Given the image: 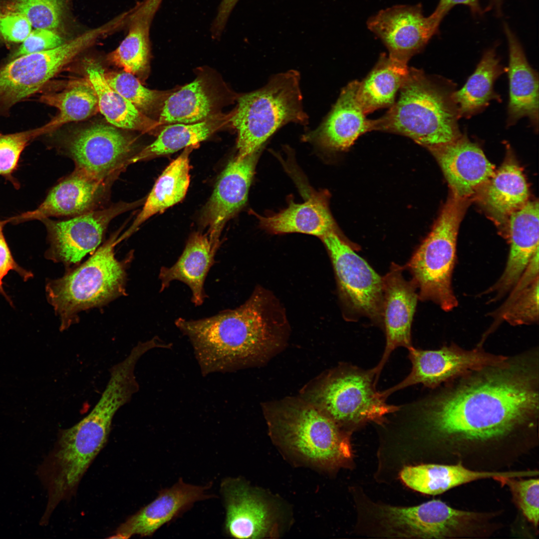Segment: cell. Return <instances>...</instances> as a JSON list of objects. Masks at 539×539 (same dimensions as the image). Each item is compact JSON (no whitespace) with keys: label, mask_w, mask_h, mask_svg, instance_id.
I'll use <instances>...</instances> for the list:
<instances>
[{"label":"cell","mask_w":539,"mask_h":539,"mask_svg":"<svg viewBox=\"0 0 539 539\" xmlns=\"http://www.w3.org/2000/svg\"><path fill=\"white\" fill-rule=\"evenodd\" d=\"M418 405L427 439L451 454L538 438L539 354L533 348L446 382Z\"/></svg>","instance_id":"1"},{"label":"cell","mask_w":539,"mask_h":539,"mask_svg":"<svg viewBox=\"0 0 539 539\" xmlns=\"http://www.w3.org/2000/svg\"><path fill=\"white\" fill-rule=\"evenodd\" d=\"M176 327L189 339L205 376L240 368L280 343L286 319L275 299L259 289L240 306L197 320L180 317Z\"/></svg>","instance_id":"2"},{"label":"cell","mask_w":539,"mask_h":539,"mask_svg":"<svg viewBox=\"0 0 539 539\" xmlns=\"http://www.w3.org/2000/svg\"><path fill=\"white\" fill-rule=\"evenodd\" d=\"M268 418L269 434L283 458L295 467L332 473L352 458L350 433L313 404L289 403Z\"/></svg>","instance_id":"3"},{"label":"cell","mask_w":539,"mask_h":539,"mask_svg":"<svg viewBox=\"0 0 539 539\" xmlns=\"http://www.w3.org/2000/svg\"><path fill=\"white\" fill-rule=\"evenodd\" d=\"M454 91L447 81L410 67L398 99L373 120V130L407 136L428 149L451 142L462 135Z\"/></svg>","instance_id":"4"},{"label":"cell","mask_w":539,"mask_h":539,"mask_svg":"<svg viewBox=\"0 0 539 539\" xmlns=\"http://www.w3.org/2000/svg\"><path fill=\"white\" fill-rule=\"evenodd\" d=\"M121 228L114 233L83 264L67 270L62 276L49 280L47 299L66 330L79 320V313L99 307L126 294L127 270L133 257L117 259L115 247L120 242Z\"/></svg>","instance_id":"5"},{"label":"cell","mask_w":539,"mask_h":539,"mask_svg":"<svg viewBox=\"0 0 539 539\" xmlns=\"http://www.w3.org/2000/svg\"><path fill=\"white\" fill-rule=\"evenodd\" d=\"M299 79L298 72L291 70L272 76L264 87L238 96L229 123L238 132L237 156L244 157L259 152L285 124H307Z\"/></svg>","instance_id":"6"},{"label":"cell","mask_w":539,"mask_h":539,"mask_svg":"<svg viewBox=\"0 0 539 539\" xmlns=\"http://www.w3.org/2000/svg\"><path fill=\"white\" fill-rule=\"evenodd\" d=\"M468 202L449 197L434 226L407 264L418 298L431 301L446 311L458 305L452 279L458 230Z\"/></svg>","instance_id":"7"},{"label":"cell","mask_w":539,"mask_h":539,"mask_svg":"<svg viewBox=\"0 0 539 539\" xmlns=\"http://www.w3.org/2000/svg\"><path fill=\"white\" fill-rule=\"evenodd\" d=\"M226 511L224 531L240 539H278L291 527V505L282 497L242 477H227L220 485Z\"/></svg>","instance_id":"8"},{"label":"cell","mask_w":539,"mask_h":539,"mask_svg":"<svg viewBox=\"0 0 539 539\" xmlns=\"http://www.w3.org/2000/svg\"><path fill=\"white\" fill-rule=\"evenodd\" d=\"M375 376L373 368L365 371L351 365L338 368L313 391L314 406L342 429L369 422L382 424L386 415L399 408L387 404L376 390Z\"/></svg>","instance_id":"9"},{"label":"cell","mask_w":539,"mask_h":539,"mask_svg":"<svg viewBox=\"0 0 539 539\" xmlns=\"http://www.w3.org/2000/svg\"><path fill=\"white\" fill-rule=\"evenodd\" d=\"M380 523L391 536L423 539L472 538L479 513L454 509L433 500L411 507H380Z\"/></svg>","instance_id":"10"},{"label":"cell","mask_w":539,"mask_h":539,"mask_svg":"<svg viewBox=\"0 0 539 539\" xmlns=\"http://www.w3.org/2000/svg\"><path fill=\"white\" fill-rule=\"evenodd\" d=\"M84 32L55 48L22 55L0 68V114L38 92L66 64L91 46Z\"/></svg>","instance_id":"11"},{"label":"cell","mask_w":539,"mask_h":539,"mask_svg":"<svg viewBox=\"0 0 539 539\" xmlns=\"http://www.w3.org/2000/svg\"><path fill=\"white\" fill-rule=\"evenodd\" d=\"M62 150L73 161L74 169L112 182L137 153L134 139L113 126L100 124L74 132L64 141Z\"/></svg>","instance_id":"12"},{"label":"cell","mask_w":539,"mask_h":539,"mask_svg":"<svg viewBox=\"0 0 539 539\" xmlns=\"http://www.w3.org/2000/svg\"><path fill=\"white\" fill-rule=\"evenodd\" d=\"M139 204V201H121L67 220H41L49 245L45 258L62 264L67 270L78 266L86 256L98 248L112 220Z\"/></svg>","instance_id":"13"},{"label":"cell","mask_w":539,"mask_h":539,"mask_svg":"<svg viewBox=\"0 0 539 539\" xmlns=\"http://www.w3.org/2000/svg\"><path fill=\"white\" fill-rule=\"evenodd\" d=\"M343 301L352 313L382 323L383 279L334 230L322 237Z\"/></svg>","instance_id":"14"},{"label":"cell","mask_w":539,"mask_h":539,"mask_svg":"<svg viewBox=\"0 0 539 539\" xmlns=\"http://www.w3.org/2000/svg\"><path fill=\"white\" fill-rule=\"evenodd\" d=\"M408 351L412 363L410 373L398 384L381 392L385 398L397 390L417 384L434 389L471 371L498 364L508 357L486 351L483 346L466 350L455 343L436 350L413 346Z\"/></svg>","instance_id":"15"},{"label":"cell","mask_w":539,"mask_h":539,"mask_svg":"<svg viewBox=\"0 0 539 539\" xmlns=\"http://www.w3.org/2000/svg\"><path fill=\"white\" fill-rule=\"evenodd\" d=\"M441 21L425 16L421 4H397L368 18L367 28L382 42L392 59L407 64L439 31Z\"/></svg>","instance_id":"16"},{"label":"cell","mask_w":539,"mask_h":539,"mask_svg":"<svg viewBox=\"0 0 539 539\" xmlns=\"http://www.w3.org/2000/svg\"><path fill=\"white\" fill-rule=\"evenodd\" d=\"M113 182L94 179L74 169L48 192L35 210L6 219L19 224L50 217H73L104 208Z\"/></svg>","instance_id":"17"},{"label":"cell","mask_w":539,"mask_h":539,"mask_svg":"<svg viewBox=\"0 0 539 539\" xmlns=\"http://www.w3.org/2000/svg\"><path fill=\"white\" fill-rule=\"evenodd\" d=\"M382 279V323L386 342L381 360L373 368L377 379L395 349L404 347L408 349L413 347L411 325L418 298L416 286L412 280L404 278L402 268L399 266L392 264Z\"/></svg>","instance_id":"18"},{"label":"cell","mask_w":539,"mask_h":539,"mask_svg":"<svg viewBox=\"0 0 539 539\" xmlns=\"http://www.w3.org/2000/svg\"><path fill=\"white\" fill-rule=\"evenodd\" d=\"M238 96L215 76L204 73L172 93L158 122L162 126L204 121L221 113L222 108Z\"/></svg>","instance_id":"19"},{"label":"cell","mask_w":539,"mask_h":539,"mask_svg":"<svg viewBox=\"0 0 539 539\" xmlns=\"http://www.w3.org/2000/svg\"><path fill=\"white\" fill-rule=\"evenodd\" d=\"M259 151L244 157L237 156L218 179L204 212V224L213 247L218 250L226 222L245 204Z\"/></svg>","instance_id":"20"},{"label":"cell","mask_w":539,"mask_h":539,"mask_svg":"<svg viewBox=\"0 0 539 539\" xmlns=\"http://www.w3.org/2000/svg\"><path fill=\"white\" fill-rule=\"evenodd\" d=\"M212 484L210 482L205 486L194 485L179 479L171 487L160 490L153 501L121 524L110 538L152 536L163 526L190 510L196 502L215 497L207 493Z\"/></svg>","instance_id":"21"},{"label":"cell","mask_w":539,"mask_h":539,"mask_svg":"<svg viewBox=\"0 0 539 539\" xmlns=\"http://www.w3.org/2000/svg\"><path fill=\"white\" fill-rule=\"evenodd\" d=\"M438 161L451 194L468 199L486 184L494 167L476 143L462 135L456 140L429 148Z\"/></svg>","instance_id":"22"},{"label":"cell","mask_w":539,"mask_h":539,"mask_svg":"<svg viewBox=\"0 0 539 539\" xmlns=\"http://www.w3.org/2000/svg\"><path fill=\"white\" fill-rule=\"evenodd\" d=\"M538 201H528L509 216L510 250L503 274L490 290L494 300L502 297L516 284L533 256L539 251Z\"/></svg>","instance_id":"23"},{"label":"cell","mask_w":539,"mask_h":539,"mask_svg":"<svg viewBox=\"0 0 539 539\" xmlns=\"http://www.w3.org/2000/svg\"><path fill=\"white\" fill-rule=\"evenodd\" d=\"M358 81L344 87L325 120L314 131L305 136L320 146L343 150L359 136L373 130V120L368 119L356 97Z\"/></svg>","instance_id":"24"},{"label":"cell","mask_w":539,"mask_h":539,"mask_svg":"<svg viewBox=\"0 0 539 539\" xmlns=\"http://www.w3.org/2000/svg\"><path fill=\"white\" fill-rule=\"evenodd\" d=\"M504 30L509 50L508 125H512L521 118L527 117L534 127L538 129V74L530 65L520 41L507 23H504Z\"/></svg>","instance_id":"25"},{"label":"cell","mask_w":539,"mask_h":539,"mask_svg":"<svg viewBox=\"0 0 539 539\" xmlns=\"http://www.w3.org/2000/svg\"><path fill=\"white\" fill-rule=\"evenodd\" d=\"M217 250L213 247L207 234H193L177 262L170 267L161 268L159 274L160 292L168 288L172 281L179 280L190 288L191 300L195 305H202L207 297L204 289L205 281L211 268L216 263Z\"/></svg>","instance_id":"26"},{"label":"cell","mask_w":539,"mask_h":539,"mask_svg":"<svg viewBox=\"0 0 539 539\" xmlns=\"http://www.w3.org/2000/svg\"><path fill=\"white\" fill-rule=\"evenodd\" d=\"M261 226L274 234L298 233L320 238L334 230L326 195L314 192L302 203L290 202L288 207L274 215H256Z\"/></svg>","instance_id":"27"},{"label":"cell","mask_w":539,"mask_h":539,"mask_svg":"<svg viewBox=\"0 0 539 539\" xmlns=\"http://www.w3.org/2000/svg\"><path fill=\"white\" fill-rule=\"evenodd\" d=\"M400 475L403 482L411 489L423 494L436 495L478 480L488 478L496 480L500 477H521L523 472L473 470L458 463L407 466L402 469Z\"/></svg>","instance_id":"28"},{"label":"cell","mask_w":539,"mask_h":539,"mask_svg":"<svg viewBox=\"0 0 539 539\" xmlns=\"http://www.w3.org/2000/svg\"><path fill=\"white\" fill-rule=\"evenodd\" d=\"M191 146L173 160L157 180L144 206L132 224L120 238H128L147 220L180 202L185 196L190 183L189 154Z\"/></svg>","instance_id":"29"},{"label":"cell","mask_w":539,"mask_h":539,"mask_svg":"<svg viewBox=\"0 0 539 539\" xmlns=\"http://www.w3.org/2000/svg\"><path fill=\"white\" fill-rule=\"evenodd\" d=\"M87 64V79L96 92L98 109L108 122L116 127L146 133H153L162 127L157 121L141 113L114 90L107 83L104 71L98 63L88 61Z\"/></svg>","instance_id":"30"},{"label":"cell","mask_w":539,"mask_h":539,"mask_svg":"<svg viewBox=\"0 0 539 539\" xmlns=\"http://www.w3.org/2000/svg\"><path fill=\"white\" fill-rule=\"evenodd\" d=\"M482 200L498 222L508 219L513 212L528 201L529 191L526 178L518 164L506 160L483 187Z\"/></svg>","instance_id":"31"},{"label":"cell","mask_w":539,"mask_h":539,"mask_svg":"<svg viewBox=\"0 0 539 539\" xmlns=\"http://www.w3.org/2000/svg\"><path fill=\"white\" fill-rule=\"evenodd\" d=\"M409 67L382 54L367 76L358 82L357 99L366 115L380 108L391 106L405 80Z\"/></svg>","instance_id":"32"},{"label":"cell","mask_w":539,"mask_h":539,"mask_svg":"<svg viewBox=\"0 0 539 539\" xmlns=\"http://www.w3.org/2000/svg\"><path fill=\"white\" fill-rule=\"evenodd\" d=\"M231 117V112L221 113L196 123H175L164 126L152 143L135 155L131 160V164L196 146L229 124Z\"/></svg>","instance_id":"33"},{"label":"cell","mask_w":539,"mask_h":539,"mask_svg":"<svg viewBox=\"0 0 539 539\" xmlns=\"http://www.w3.org/2000/svg\"><path fill=\"white\" fill-rule=\"evenodd\" d=\"M503 72L495 49H489L465 85L453 93L459 118L471 116L483 109L491 100L500 99L494 90V84Z\"/></svg>","instance_id":"34"},{"label":"cell","mask_w":539,"mask_h":539,"mask_svg":"<svg viewBox=\"0 0 539 539\" xmlns=\"http://www.w3.org/2000/svg\"><path fill=\"white\" fill-rule=\"evenodd\" d=\"M154 15L141 3L129 17L126 36L108 55V59L124 71L134 75L148 72L150 56L149 29Z\"/></svg>","instance_id":"35"},{"label":"cell","mask_w":539,"mask_h":539,"mask_svg":"<svg viewBox=\"0 0 539 539\" xmlns=\"http://www.w3.org/2000/svg\"><path fill=\"white\" fill-rule=\"evenodd\" d=\"M39 100L59 111L43 125L47 134L67 123L85 119L99 110L96 92L88 79L73 81L63 91L43 94Z\"/></svg>","instance_id":"36"},{"label":"cell","mask_w":539,"mask_h":539,"mask_svg":"<svg viewBox=\"0 0 539 539\" xmlns=\"http://www.w3.org/2000/svg\"><path fill=\"white\" fill-rule=\"evenodd\" d=\"M108 84L139 111L158 121L165 102L174 91L152 90L144 86L134 75L123 71L105 73Z\"/></svg>","instance_id":"37"},{"label":"cell","mask_w":539,"mask_h":539,"mask_svg":"<svg viewBox=\"0 0 539 539\" xmlns=\"http://www.w3.org/2000/svg\"><path fill=\"white\" fill-rule=\"evenodd\" d=\"M66 8V0H10L0 9L19 12L35 28L56 30L61 25Z\"/></svg>","instance_id":"38"},{"label":"cell","mask_w":539,"mask_h":539,"mask_svg":"<svg viewBox=\"0 0 539 539\" xmlns=\"http://www.w3.org/2000/svg\"><path fill=\"white\" fill-rule=\"evenodd\" d=\"M45 134L42 126L10 134H0V176L18 189L20 183L13 177L20 155L32 140Z\"/></svg>","instance_id":"39"},{"label":"cell","mask_w":539,"mask_h":539,"mask_svg":"<svg viewBox=\"0 0 539 539\" xmlns=\"http://www.w3.org/2000/svg\"><path fill=\"white\" fill-rule=\"evenodd\" d=\"M500 477L496 480L508 486L515 503L524 516L534 526L539 525V480L538 478L517 480Z\"/></svg>","instance_id":"40"},{"label":"cell","mask_w":539,"mask_h":539,"mask_svg":"<svg viewBox=\"0 0 539 539\" xmlns=\"http://www.w3.org/2000/svg\"><path fill=\"white\" fill-rule=\"evenodd\" d=\"M501 320L516 326L539 320V278L526 288L502 315Z\"/></svg>","instance_id":"41"},{"label":"cell","mask_w":539,"mask_h":539,"mask_svg":"<svg viewBox=\"0 0 539 539\" xmlns=\"http://www.w3.org/2000/svg\"><path fill=\"white\" fill-rule=\"evenodd\" d=\"M65 42L57 32L43 28L32 30L21 42L18 48L11 56L12 60L18 57L31 53L47 50L59 46Z\"/></svg>","instance_id":"42"},{"label":"cell","mask_w":539,"mask_h":539,"mask_svg":"<svg viewBox=\"0 0 539 539\" xmlns=\"http://www.w3.org/2000/svg\"><path fill=\"white\" fill-rule=\"evenodd\" d=\"M32 25L22 14L0 9V36L11 42H22L32 31Z\"/></svg>","instance_id":"43"},{"label":"cell","mask_w":539,"mask_h":539,"mask_svg":"<svg viewBox=\"0 0 539 539\" xmlns=\"http://www.w3.org/2000/svg\"><path fill=\"white\" fill-rule=\"evenodd\" d=\"M538 278H539V251L533 256L519 280L511 290V292L507 299L496 312H494V314L493 315L496 317V320L492 328H490L491 331H493L495 330L496 325H499L502 315L517 297Z\"/></svg>","instance_id":"44"},{"label":"cell","mask_w":539,"mask_h":539,"mask_svg":"<svg viewBox=\"0 0 539 539\" xmlns=\"http://www.w3.org/2000/svg\"><path fill=\"white\" fill-rule=\"evenodd\" d=\"M6 224L8 223L6 219H0V293L12 305V302L2 286L3 278L10 270L16 272L24 281L31 278L33 275L31 271L22 268L15 261L3 233V227Z\"/></svg>","instance_id":"45"},{"label":"cell","mask_w":539,"mask_h":539,"mask_svg":"<svg viewBox=\"0 0 539 539\" xmlns=\"http://www.w3.org/2000/svg\"><path fill=\"white\" fill-rule=\"evenodd\" d=\"M458 4L468 6L474 15H480L483 13L479 0H440L431 15L441 21L447 13Z\"/></svg>","instance_id":"46"},{"label":"cell","mask_w":539,"mask_h":539,"mask_svg":"<svg viewBox=\"0 0 539 539\" xmlns=\"http://www.w3.org/2000/svg\"><path fill=\"white\" fill-rule=\"evenodd\" d=\"M239 0H222L214 20L213 31L216 35L223 30L228 17Z\"/></svg>","instance_id":"47"},{"label":"cell","mask_w":539,"mask_h":539,"mask_svg":"<svg viewBox=\"0 0 539 539\" xmlns=\"http://www.w3.org/2000/svg\"><path fill=\"white\" fill-rule=\"evenodd\" d=\"M503 0H489V3L486 8V11L494 10L496 15L500 16L502 15Z\"/></svg>","instance_id":"48"},{"label":"cell","mask_w":539,"mask_h":539,"mask_svg":"<svg viewBox=\"0 0 539 539\" xmlns=\"http://www.w3.org/2000/svg\"><path fill=\"white\" fill-rule=\"evenodd\" d=\"M149 5L156 11L162 0H146Z\"/></svg>","instance_id":"49"}]
</instances>
